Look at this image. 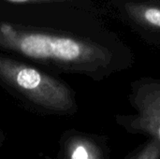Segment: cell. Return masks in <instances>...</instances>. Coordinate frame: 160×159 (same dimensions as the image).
<instances>
[{
  "label": "cell",
  "instance_id": "cell-1",
  "mask_svg": "<svg viewBox=\"0 0 160 159\" xmlns=\"http://www.w3.org/2000/svg\"><path fill=\"white\" fill-rule=\"evenodd\" d=\"M0 52L52 74L94 82L131 68L132 48L103 21L100 8L67 3L0 1Z\"/></svg>",
  "mask_w": 160,
  "mask_h": 159
},
{
  "label": "cell",
  "instance_id": "cell-2",
  "mask_svg": "<svg viewBox=\"0 0 160 159\" xmlns=\"http://www.w3.org/2000/svg\"><path fill=\"white\" fill-rule=\"evenodd\" d=\"M0 87L24 104L54 114L78 112L75 91L55 74L0 52Z\"/></svg>",
  "mask_w": 160,
  "mask_h": 159
},
{
  "label": "cell",
  "instance_id": "cell-3",
  "mask_svg": "<svg viewBox=\"0 0 160 159\" xmlns=\"http://www.w3.org/2000/svg\"><path fill=\"white\" fill-rule=\"evenodd\" d=\"M128 99L135 112L115 114V123L128 134L160 143V79L144 76L131 82Z\"/></svg>",
  "mask_w": 160,
  "mask_h": 159
},
{
  "label": "cell",
  "instance_id": "cell-4",
  "mask_svg": "<svg viewBox=\"0 0 160 159\" xmlns=\"http://www.w3.org/2000/svg\"><path fill=\"white\" fill-rule=\"evenodd\" d=\"M96 2L100 10L128 27L144 43L160 47V3L152 0H97Z\"/></svg>",
  "mask_w": 160,
  "mask_h": 159
},
{
  "label": "cell",
  "instance_id": "cell-5",
  "mask_svg": "<svg viewBox=\"0 0 160 159\" xmlns=\"http://www.w3.org/2000/svg\"><path fill=\"white\" fill-rule=\"evenodd\" d=\"M63 143L66 159H112L109 138L105 135L71 130Z\"/></svg>",
  "mask_w": 160,
  "mask_h": 159
},
{
  "label": "cell",
  "instance_id": "cell-6",
  "mask_svg": "<svg viewBox=\"0 0 160 159\" xmlns=\"http://www.w3.org/2000/svg\"><path fill=\"white\" fill-rule=\"evenodd\" d=\"M124 159H160V143L152 138L134 148Z\"/></svg>",
  "mask_w": 160,
  "mask_h": 159
},
{
  "label": "cell",
  "instance_id": "cell-7",
  "mask_svg": "<svg viewBox=\"0 0 160 159\" xmlns=\"http://www.w3.org/2000/svg\"><path fill=\"white\" fill-rule=\"evenodd\" d=\"M8 3L16 4H55V3H67L77 5L87 8H99L95 0H0Z\"/></svg>",
  "mask_w": 160,
  "mask_h": 159
},
{
  "label": "cell",
  "instance_id": "cell-8",
  "mask_svg": "<svg viewBox=\"0 0 160 159\" xmlns=\"http://www.w3.org/2000/svg\"><path fill=\"white\" fill-rule=\"evenodd\" d=\"M152 1H156V2H158V3H160V0H152Z\"/></svg>",
  "mask_w": 160,
  "mask_h": 159
}]
</instances>
